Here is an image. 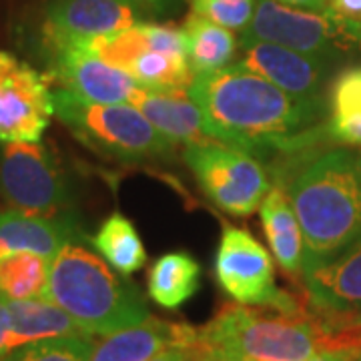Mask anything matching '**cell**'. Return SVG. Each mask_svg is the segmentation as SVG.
Returning a JSON list of instances; mask_svg holds the SVG:
<instances>
[{
	"mask_svg": "<svg viewBox=\"0 0 361 361\" xmlns=\"http://www.w3.org/2000/svg\"><path fill=\"white\" fill-rule=\"evenodd\" d=\"M189 97L209 139L247 153H307L322 141L327 101H301L241 63L195 75Z\"/></svg>",
	"mask_w": 361,
	"mask_h": 361,
	"instance_id": "cell-1",
	"label": "cell"
},
{
	"mask_svg": "<svg viewBox=\"0 0 361 361\" xmlns=\"http://www.w3.org/2000/svg\"><path fill=\"white\" fill-rule=\"evenodd\" d=\"M285 191L303 231V271L334 257L361 235V153L357 151L337 147L307 155Z\"/></svg>",
	"mask_w": 361,
	"mask_h": 361,
	"instance_id": "cell-2",
	"label": "cell"
},
{
	"mask_svg": "<svg viewBox=\"0 0 361 361\" xmlns=\"http://www.w3.org/2000/svg\"><path fill=\"white\" fill-rule=\"evenodd\" d=\"M334 325L319 311L257 310L225 305L197 329L195 361H307L329 345Z\"/></svg>",
	"mask_w": 361,
	"mask_h": 361,
	"instance_id": "cell-3",
	"label": "cell"
},
{
	"mask_svg": "<svg viewBox=\"0 0 361 361\" xmlns=\"http://www.w3.org/2000/svg\"><path fill=\"white\" fill-rule=\"evenodd\" d=\"M44 299L66 311L89 336H111L151 317L141 289L82 241L51 259Z\"/></svg>",
	"mask_w": 361,
	"mask_h": 361,
	"instance_id": "cell-4",
	"label": "cell"
},
{
	"mask_svg": "<svg viewBox=\"0 0 361 361\" xmlns=\"http://www.w3.org/2000/svg\"><path fill=\"white\" fill-rule=\"evenodd\" d=\"M54 115L90 151L111 161L141 165L167 161L175 145L133 104H97L65 89L52 92Z\"/></svg>",
	"mask_w": 361,
	"mask_h": 361,
	"instance_id": "cell-5",
	"label": "cell"
},
{
	"mask_svg": "<svg viewBox=\"0 0 361 361\" xmlns=\"http://www.w3.org/2000/svg\"><path fill=\"white\" fill-rule=\"evenodd\" d=\"M0 197L42 217L73 215V183L59 157L42 142H6L0 151Z\"/></svg>",
	"mask_w": 361,
	"mask_h": 361,
	"instance_id": "cell-6",
	"label": "cell"
},
{
	"mask_svg": "<svg viewBox=\"0 0 361 361\" xmlns=\"http://www.w3.org/2000/svg\"><path fill=\"white\" fill-rule=\"evenodd\" d=\"M185 163L207 199L233 217L255 213L271 189L267 169L257 157L225 142L187 145Z\"/></svg>",
	"mask_w": 361,
	"mask_h": 361,
	"instance_id": "cell-7",
	"label": "cell"
},
{
	"mask_svg": "<svg viewBox=\"0 0 361 361\" xmlns=\"http://www.w3.org/2000/svg\"><path fill=\"white\" fill-rule=\"evenodd\" d=\"M215 277L235 303L299 313L305 305L299 297L279 289L269 251L247 231L225 225L215 253Z\"/></svg>",
	"mask_w": 361,
	"mask_h": 361,
	"instance_id": "cell-8",
	"label": "cell"
},
{
	"mask_svg": "<svg viewBox=\"0 0 361 361\" xmlns=\"http://www.w3.org/2000/svg\"><path fill=\"white\" fill-rule=\"evenodd\" d=\"M271 42L334 65L351 40L323 13L295 8L277 0H255L253 18L241 32V47Z\"/></svg>",
	"mask_w": 361,
	"mask_h": 361,
	"instance_id": "cell-9",
	"label": "cell"
},
{
	"mask_svg": "<svg viewBox=\"0 0 361 361\" xmlns=\"http://www.w3.org/2000/svg\"><path fill=\"white\" fill-rule=\"evenodd\" d=\"M54 115L47 77L0 51V142H40Z\"/></svg>",
	"mask_w": 361,
	"mask_h": 361,
	"instance_id": "cell-10",
	"label": "cell"
},
{
	"mask_svg": "<svg viewBox=\"0 0 361 361\" xmlns=\"http://www.w3.org/2000/svg\"><path fill=\"white\" fill-rule=\"evenodd\" d=\"M52 77L63 89L97 104H130L139 85L135 78L106 65L78 44L49 49Z\"/></svg>",
	"mask_w": 361,
	"mask_h": 361,
	"instance_id": "cell-11",
	"label": "cell"
},
{
	"mask_svg": "<svg viewBox=\"0 0 361 361\" xmlns=\"http://www.w3.org/2000/svg\"><path fill=\"white\" fill-rule=\"evenodd\" d=\"M139 23V14L121 0H51L44 18L47 51L113 35Z\"/></svg>",
	"mask_w": 361,
	"mask_h": 361,
	"instance_id": "cell-12",
	"label": "cell"
},
{
	"mask_svg": "<svg viewBox=\"0 0 361 361\" xmlns=\"http://www.w3.org/2000/svg\"><path fill=\"white\" fill-rule=\"evenodd\" d=\"M301 277L303 293L315 311L339 319L361 313V235Z\"/></svg>",
	"mask_w": 361,
	"mask_h": 361,
	"instance_id": "cell-13",
	"label": "cell"
},
{
	"mask_svg": "<svg viewBox=\"0 0 361 361\" xmlns=\"http://www.w3.org/2000/svg\"><path fill=\"white\" fill-rule=\"evenodd\" d=\"M243 49L245 54L241 65L267 78L287 94L301 101H327L325 87L331 73L329 63L271 42H253Z\"/></svg>",
	"mask_w": 361,
	"mask_h": 361,
	"instance_id": "cell-14",
	"label": "cell"
},
{
	"mask_svg": "<svg viewBox=\"0 0 361 361\" xmlns=\"http://www.w3.org/2000/svg\"><path fill=\"white\" fill-rule=\"evenodd\" d=\"M77 215L65 217H42L16 209L0 211V257L11 253H39L54 257L66 243L85 241Z\"/></svg>",
	"mask_w": 361,
	"mask_h": 361,
	"instance_id": "cell-15",
	"label": "cell"
},
{
	"mask_svg": "<svg viewBox=\"0 0 361 361\" xmlns=\"http://www.w3.org/2000/svg\"><path fill=\"white\" fill-rule=\"evenodd\" d=\"M197 327L149 317L94 343L90 361H149L167 348H193Z\"/></svg>",
	"mask_w": 361,
	"mask_h": 361,
	"instance_id": "cell-16",
	"label": "cell"
},
{
	"mask_svg": "<svg viewBox=\"0 0 361 361\" xmlns=\"http://www.w3.org/2000/svg\"><path fill=\"white\" fill-rule=\"evenodd\" d=\"M130 104L139 109L151 121V125L173 145L187 147L195 142L211 141L201 109L189 94H167L139 87L130 99Z\"/></svg>",
	"mask_w": 361,
	"mask_h": 361,
	"instance_id": "cell-17",
	"label": "cell"
},
{
	"mask_svg": "<svg viewBox=\"0 0 361 361\" xmlns=\"http://www.w3.org/2000/svg\"><path fill=\"white\" fill-rule=\"evenodd\" d=\"M261 225L277 265L291 277H301L305 241L291 199L283 187L273 185L261 201Z\"/></svg>",
	"mask_w": 361,
	"mask_h": 361,
	"instance_id": "cell-18",
	"label": "cell"
},
{
	"mask_svg": "<svg viewBox=\"0 0 361 361\" xmlns=\"http://www.w3.org/2000/svg\"><path fill=\"white\" fill-rule=\"evenodd\" d=\"M325 116L322 141L361 147V65L349 66L331 80Z\"/></svg>",
	"mask_w": 361,
	"mask_h": 361,
	"instance_id": "cell-19",
	"label": "cell"
},
{
	"mask_svg": "<svg viewBox=\"0 0 361 361\" xmlns=\"http://www.w3.org/2000/svg\"><path fill=\"white\" fill-rule=\"evenodd\" d=\"M201 287V265L187 251L165 253L151 265L147 293L165 310H179Z\"/></svg>",
	"mask_w": 361,
	"mask_h": 361,
	"instance_id": "cell-20",
	"label": "cell"
},
{
	"mask_svg": "<svg viewBox=\"0 0 361 361\" xmlns=\"http://www.w3.org/2000/svg\"><path fill=\"white\" fill-rule=\"evenodd\" d=\"M11 319H13V337L11 348L18 349L51 337L66 336H89L78 327L75 319L52 301L40 299H25V301H8Z\"/></svg>",
	"mask_w": 361,
	"mask_h": 361,
	"instance_id": "cell-21",
	"label": "cell"
},
{
	"mask_svg": "<svg viewBox=\"0 0 361 361\" xmlns=\"http://www.w3.org/2000/svg\"><path fill=\"white\" fill-rule=\"evenodd\" d=\"M135 82L147 90L167 92V94H189L195 80V71L187 54L169 51H149L135 56L125 68Z\"/></svg>",
	"mask_w": 361,
	"mask_h": 361,
	"instance_id": "cell-22",
	"label": "cell"
},
{
	"mask_svg": "<svg viewBox=\"0 0 361 361\" xmlns=\"http://www.w3.org/2000/svg\"><path fill=\"white\" fill-rule=\"evenodd\" d=\"M183 35L187 42V59L197 75L231 65L237 52V39L229 28L193 13L183 25Z\"/></svg>",
	"mask_w": 361,
	"mask_h": 361,
	"instance_id": "cell-23",
	"label": "cell"
},
{
	"mask_svg": "<svg viewBox=\"0 0 361 361\" xmlns=\"http://www.w3.org/2000/svg\"><path fill=\"white\" fill-rule=\"evenodd\" d=\"M99 255L121 275H133L147 265V251L135 223L123 213H111L90 239Z\"/></svg>",
	"mask_w": 361,
	"mask_h": 361,
	"instance_id": "cell-24",
	"label": "cell"
},
{
	"mask_svg": "<svg viewBox=\"0 0 361 361\" xmlns=\"http://www.w3.org/2000/svg\"><path fill=\"white\" fill-rule=\"evenodd\" d=\"M51 257L39 253H11L0 257V295L8 301L40 299L47 295Z\"/></svg>",
	"mask_w": 361,
	"mask_h": 361,
	"instance_id": "cell-25",
	"label": "cell"
},
{
	"mask_svg": "<svg viewBox=\"0 0 361 361\" xmlns=\"http://www.w3.org/2000/svg\"><path fill=\"white\" fill-rule=\"evenodd\" d=\"M92 349V336L51 337L14 349L11 361H90Z\"/></svg>",
	"mask_w": 361,
	"mask_h": 361,
	"instance_id": "cell-26",
	"label": "cell"
},
{
	"mask_svg": "<svg viewBox=\"0 0 361 361\" xmlns=\"http://www.w3.org/2000/svg\"><path fill=\"white\" fill-rule=\"evenodd\" d=\"M191 8L215 25L243 32L255 13V0H191Z\"/></svg>",
	"mask_w": 361,
	"mask_h": 361,
	"instance_id": "cell-27",
	"label": "cell"
},
{
	"mask_svg": "<svg viewBox=\"0 0 361 361\" xmlns=\"http://www.w3.org/2000/svg\"><path fill=\"white\" fill-rule=\"evenodd\" d=\"M351 42L361 44V0H327L325 13Z\"/></svg>",
	"mask_w": 361,
	"mask_h": 361,
	"instance_id": "cell-28",
	"label": "cell"
},
{
	"mask_svg": "<svg viewBox=\"0 0 361 361\" xmlns=\"http://www.w3.org/2000/svg\"><path fill=\"white\" fill-rule=\"evenodd\" d=\"M137 14L147 18H159L171 13H177L183 0H121Z\"/></svg>",
	"mask_w": 361,
	"mask_h": 361,
	"instance_id": "cell-29",
	"label": "cell"
},
{
	"mask_svg": "<svg viewBox=\"0 0 361 361\" xmlns=\"http://www.w3.org/2000/svg\"><path fill=\"white\" fill-rule=\"evenodd\" d=\"M11 337H13V319L8 310V299L0 295V360L13 353Z\"/></svg>",
	"mask_w": 361,
	"mask_h": 361,
	"instance_id": "cell-30",
	"label": "cell"
},
{
	"mask_svg": "<svg viewBox=\"0 0 361 361\" xmlns=\"http://www.w3.org/2000/svg\"><path fill=\"white\" fill-rule=\"evenodd\" d=\"M295 8H305V11H313V13H325L327 8V0H277Z\"/></svg>",
	"mask_w": 361,
	"mask_h": 361,
	"instance_id": "cell-31",
	"label": "cell"
},
{
	"mask_svg": "<svg viewBox=\"0 0 361 361\" xmlns=\"http://www.w3.org/2000/svg\"><path fill=\"white\" fill-rule=\"evenodd\" d=\"M357 355L345 353V351H317L315 355H311L307 361H353Z\"/></svg>",
	"mask_w": 361,
	"mask_h": 361,
	"instance_id": "cell-32",
	"label": "cell"
},
{
	"mask_svg": "<svg viewBox=\"0 0 361 361\" xmlns=\"http://www.w3.org/2000/svg\"><path fill=\"white\" fill-rule=\"evenodd\" d=\"M341 322L345 323V325H349V327H361V313L349 317V319H341Z\"/></svg>",
	"mask_w": 361,
	"mask_h": 361,
	"instance_id": "cell-33",
	"label": "cell"
},
{
	"mask_svg": "<svg viewBox=\"0 0 361 361\" xmlns=\"http://www.w3.org/2000/svg\"><path fill=\"white\" fill-rule=\"evenodd\" d=\"M0 361H11V355H6V357H4V360H0Z\"/></svg>",
	"mask_w": 361,
	"mask_h": 361,
	"instance_id": "cell-34",
	"label": "cell"
},
{
	"mask_svg": "<svg viewBox=\"0 0 361 361\" xmlns=\"http://www.w3.org/2000/svg\"><path fill=\"white\" fill-rule=\"evenodd\" d=\"M353 361H361V355H357V357H355V360Z\"/></svg>",
	"mask_w": 361,
	"mask_h": 361,
	"instance_id": "cell-35",
	"label": "cell"
}]
</instances>
